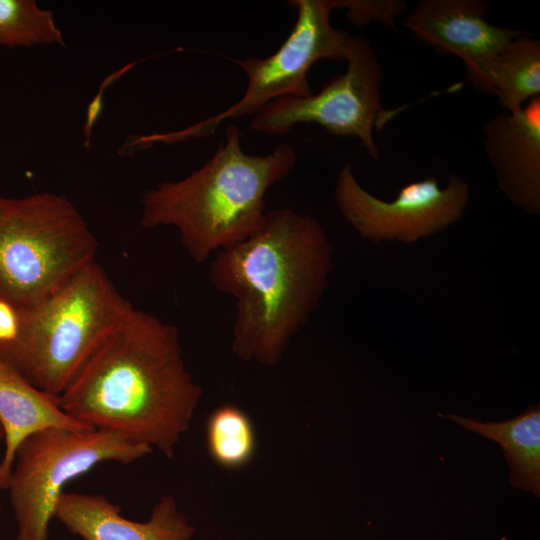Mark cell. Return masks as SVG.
<instances>
[{
  "mask_svg": "<svg viewBox=\"0 0 540 540\" xmlns=\"http://www.w3.org/2000/svg\"><path fill=\"white\" fill-rule=\"evenodd\" d=\"M201 396L178 329L133 307L80 367L59 403L79 422L171 459Z\"/></svg>",
  "mask_w": 540,
  "mask_h": 540,
  "instance_id": "cell-1",
  "label": "cell"
},
{
  "mask_svg": "<svg viewBox=\"0 0 540 540\" xmlns=\"http://www.w3.org/2000/svg\"><path fill=\"white\" fill-rule=\"evenodd\" d=\"M331 253L321 225L286 207L268 211L260 230L217 252L210 280L235 300L232 350L240 359L281 360L319 306Z\"/></svg>",
  "mask_w": 540,
  "mask_h": 540,
  "instance_id": "cell-2",
  "label": "cell"
},
{
  "mask_svg": "<svg viewBox=\"0 0 540 540\" xmlns=\"http://www.w3.org/2000/svg\"><path fill=\"white\" fill-rule=\"evenodd\" d=\"M241 131L227 125L214 154L197 170L176 181L159 182L142 197L144 228L174 227L183 248L197 263L261 229L268 189L296 165L288 143L270 153H245Z\"/></svg>",
  "mask_w": 540,
  "mask_h": 540,
  "instance_id": "cell-3",
  "label": "cell"
},
{
  "mask_svg": "<svg viewBox=\"0 0 540 540\" xmlns=\"http://www.w3.org/2000/svg\"><path fill=\"white\" fill-rule=\"evenodd\" d=\"M132 308L93 262L45 299L17 309L18 333L0 354L35 387L59 396Z\"/></svg>",
  "mask_w": 540,
  "mask_h": 540,
  "instance_id": "cell-4",
  "label": "cell"
},
{
  "mask_svg": "<svg viewBox=\"0 0 540 540\" xmlns=\"http://www.w3.org/2000/svg\"><path fill=\"white\" fill-rule=\"evenodd\" d=\"M97 247L66 197H0V299L17 309L40 302L95 262Z\"/></svg>",
  "mask_w": 540,
  "mask_h": 540,
  "instance_id": "cell-5",
  "label": "cell"
},
{
  "mask_svg": "<svg viewBox=\"0 0 540 540\" xmlns=\"http://www.w3.org/2000/svg\"><path fill=\"white\" fill-rule=\"evenodd\" d=\"M152 448L120 434L51 427L26 437L15 453L7 487L15 540H48L50 521L65 485L106 461L130 464Z\"/></svg>",
  "mask_w": 540,
  "mask_h": 540,
  "instance_id": "cell-6",
  "label": "cell"
},
{
  "mask_svg": "<svg viewBox=\"0 0 540 540\" xmlns=\"http://www.w3.org/2000/svg\"><path fill=\"white\" fill-rule=\"evenodd\" d=\"M295 25L279 49L265 58L232 59L247 76L246 90L236 103L180 132L163 135L164 142L205 137L225 120L256 115L269 103L284 97H305L312 92L307 76L322 59L345 61L351 35L335 28L330 15L335 0H291Z\"/></svg>",
  "mask_w": 540,
  "mask_h": 540,
  "instance_id": "cell-7",
  "label": "cell"
},
{
  "mask_svg": "<svg viewBox=\"0 0 540 540\" xmlns=\"http://www.w3.org/2000/svg\"><path fill=\"white\" fill-rule=\"evenodd\" d=\"M345 62L346 72L333 77L318 93L269 103L253 116L250 128L284 135L298 124L315 123L332 135L358 138L369 156L378 159L373 131L380 130L400 109L385 110L382 106V70L366 38L351 35Z\"/></svg>",
  "mask_w": 540,
  "mask_h": 540,
  "instance_id": "cell-8",
  "label": "cell"
},
{
  "mask_svg": "<svg viewBox=\"0 0 540 540\" xmlns=\"http://www.w3.org/2000/svg\"><path fill=\"white\" fill-rule=\"evenodd\" d=\"M335 199L345 220L362 237L414 242L447 228L462 216L469 186L452 174L448 185L440 188L438 180L429 176L405 185L393 201L387 202L362 188L346 164L337 177Z\"/></svg>",
  "mask_w": 540,
  "mask_h": 540,
  "instance_id": "cell-9",
  "label": "cell"
},
{
  "mask_svg": "<svg viewBox=\"0 0 540 540\" xmlns=\"http://www.w3.org/2000/svg\"><path fill=\"white\" fill-rule=\"evenodd\" d=\"M487 12L482 0H422L402 19V24L437 50L460 58L471 85L483 92L494 57L524 34L488 22Z\"/></svg>",
  "mask_w": 540,
  "mask_h": 540,
  "instance_id": "cell-10",
  "label": "cell"
},
{
  "mask_svg": "<svg viewBox=\"0 0 540 540\" xmlns=\"http://www.w3.org/2000/svg\"><path fill=\"white\" fill-rule=\"evenodd\" d=\"M484 149L500 189L525 212L540 210V95L494 116L484 128Z\"/></svg>",
  "mask_w": 540,
  "mask_h": 540,
  "instance_id": "cell-11",
  "label": "cell"
},
{
  "mask_svg": "<svg viewBox=\"0 0 540 540\" xmlns=\"http://www.w3.org/2000/svg\"><path fill=\"white\" fill-rule=\"evenodd\" d=\"M54 518L83 540H192L195 527L174 497L163 495L145 522L121 515L102 494L62 492Z\"/></svg>",
  "mask_w": 540,
  "mask_h": 540,
  "instance_id": "cell-12",
  "label": "cell"
},
{
  "mask_svg": "<svg viewBox=\"0 0 540 540\" xmlns=\"http://www.w3.org/2000/svg\"><path fill=\"white\" fill-rule=\"evenodd\" d=\"M0 423L4 430V454L0 461V489H6L15 453L29 435L46 428L92 430L67 414L59 396L30 383L0 354Z\"/></svg>",
  "mask_w": 540,
  "mask_h": 540,
  "instance_id": "cell-13",
  "label": "cell"
},
{
  "mask_svg": "<svg viewBox=\"0 0 540 540\" xmlns=\"http://www.w3.org/2000/svg\"><path fill=\"white\" fill-rule=\"evenodd\" d=\"M467 430L498 443L510 467L513 487L540 494V408L532 406L503 422H481L459 415H446Z\"/></svg>",
  "mask_w": 540,
  "mask_h": 540,
  "instance_id": "cell-14",
  "label": "cell"
},
{
  "mask_svg": "<svg viewBox=\"0 0 540 540\" xmlns=\"http://www.w3.org/2000/svg\"><path fill=\"white\" fill-rule=\"evenodd\" d=\"M483 93L493 94L507 111L540 95V41L524 34L513 39L490 63Z\"/></svg>",
  "mask_w": 540,
  "mask_h": 540,
  "instance_id": "cell-15",
  "label": "cell"
},
{
  "mask_svg": "<svg viewBox=\"0 0 540 540\" xmlns=\"http://www.w3.org/2000/svg\"><path fill=\"white\" fill-rule=\"evenodd\" d=\"M206 439L213 461L227 469L244 466L255 454L253 424L248 415L234 405H223L210 414Z\"/></svg>",
  "mask_w": 540,
  "mask_h": 540,
  "instance_id": "cell-16",
  "label": "cell"
},
{
  "mask_svg": "<svg viewBox=\"0 0 540 540\" xmlns=\"http://www.w3.org/2000/svg\"><path fill=\"white\" fill-rule=\"evenodd\" d=\"M37 45L66 46L53 12L40 8L34 0H0V46Z\"/></svg>",
  "mask_w": 540,
  "mask_h": 540,
  "instance_id": "cell-17",
  "label": "cell"
},
{
  "mask_svg": "<svg viewBox=\"0 0 540 540\" xmlns=\"http://www.w3.org/2000/svg\"><path fill=\"white\" fill-rule=\"evenodd\" d=\"M336 9L346 8L347 18L355 25H364L371 20L394 25V18L404 13L402 1L335 0Z\"/></svg>",
  "mask_w": 540,
  "mask_h": 540,
  "instance_id": "cell-18",
  "label": "cell"
},
{
  "mask_svg": "<svg viewBox=\"0 0 540 540\" xmlns=\"http://www.w3.org/2000/svg\"><path fill=\"white\" fill-rule=\"evenodd\" d=\"M19 312L16 307L0 299V345L14 340L19 329Z\"/></svg>",
  "mask_w": 540,
  "mask_h": 540,
  "instance_id": "cell-19",
  "label": "cell"
},
{
  "mask_svg": "<svg viewBox=\"0 0 540 540\" xmlns=\"http://www.w3.org/2000/svg\"><path fill=\"white\" fill-rule=\"evenodd\" d=\"M4 437H5L4 430H3V427H2V425L0 423V444H1V442L4 441ZM0 509H1V504H0Z\"/></svg>",
  "mask_w": 540,
  "mask_h": 540,
  "instance_id": "cell-20",
  "label": "cell"
},
{
  "mask_svg": "<svg viewBox=\"0 0 540 540\" xmlns=\"http://www.w3.org/2000/svg\"><path fill=\"white\" fill-rule=\"evenodd\" d=\"M62 540H64V539H62Z\"/></svg>",
  "mask_w": 540,
  "mask_h": 540,
  "instance_id": "cell-21",
  "label": "cell"
}]
</instances>
